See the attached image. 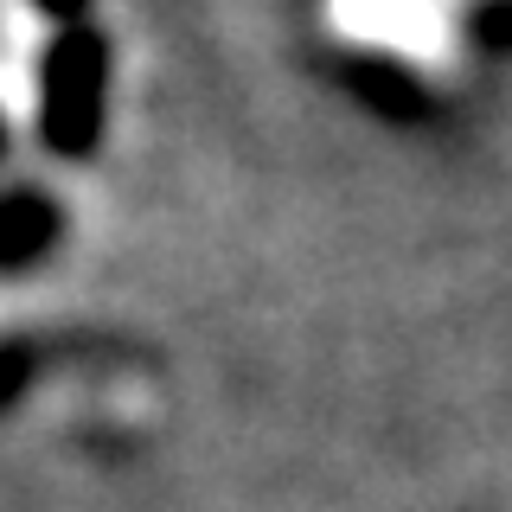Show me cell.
<instances>
[{"label": "cell", "instance_id": "obj_1", "mask_svg": "<svg viewBox=\"0 0 512 512\" xmlns=\"http://www.w3.org/2000/svg\"><path fill=\"white\" fill-rule=\"evenodd\" d=\"M327 20L352 45H384L404 58H429L442 45V20L429 0H327Z\"/></svg>", "mask_w": 512, "mask_h": 512}]
</instances>
